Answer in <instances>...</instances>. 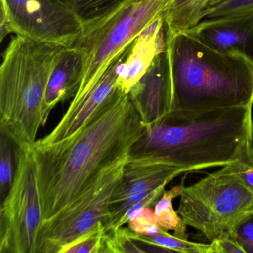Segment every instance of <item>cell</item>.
I'll use <instances>...</instances> for the list:
<instances>
[{
    "mask_svg": "<svg viewBox=\"0 0 253 253\" xmlns=\"http://www.w3.org/2000/svg\"><path fill=\"white\" fill-rule=\"evenodd\" d=\"M145 131L129 93L118 88L73 135L31 145L43 220L84 195L108 169L128 158Z\"/></svg>",
    "mask_w": 253,
    "mask_h": 253,
    "instance_id": "6da1fadb",
    "label": "cell"
},
{
    "mask_svg": "<svg viewBox=\"0 0 253 253\" xmlns=\"http://www.w3.org/2000/svg\"><path fill=\"white\" fill-rule=\"evenodd\" d=\"M253 149V107L244 106L174 109L145 128L131 153L157 155L191 173L229 165Z\"/></svg>",
    "mask_w": 253,
    "mask_h": 253,
    "instance_id": "7a4b0ae2",
    "label": "cell"
},
{
    "mask_svg": "<svg viewBox=\"0 0 253 253\" xmlns=\"http://www.w3.org/2000/svg\"><path fill=\"white\" fill-rule=\"evenodd\" d=\"M166 40L174 110L253 107V59L215 51L186 32Z\"/></svg>",
    "mask_w": 253,
    "mask_h": 253,
    "instance_id": "3957f363",
    "label": "cell"
},
{
    "mask_svg": "<svg viewBox=\"0 0 253 253\" xmlns=\"http://www.w3.org/2000/svg\"><path fill=\"white\" fill-rule=\"evenodd\" d=\"M71 45L16 35L0 68V128L16 145L36 141L51 73Z\"/></svg>",
    "mask_w": 253,
    "mask_h": 253,
    "instance_id": "277c9868",
    "label": "cell"
},
{
    "mask_svg": "<svg viewBox=\"0 0 253 253\" xmlns=\"http://www.w3.org/2000/svg\"><path fill=\"white\" fill-rule=\"evenodd\" d=\"M253 210V193L227 166L183 186L177 212L187 226L210 241L232 235Z\"/></svg>",
    "mask_w": 253,
    "mask_h": 253,
    "instance_id": "5b68a950",
    "label": "cell"
},
{
    "mask_svg": "<svg viewBox=\"0 0 253 253\" xmlns=\"http://www.w3.org/2000/svg\"><path fill=\"white\" fill-rule=\"evenodd\" d=\"M171 1L148 0L136 3L131 0L97 24L85 29L72 45L81 51L84 63L78 92L92 84L118 53L161 17Z\"/></svg>",
    "mask_w": 253,
    "mask_h": 253,
    "instance_id": "8992f818",
    "label": "cell"
},
{
    "mask_svg": "<svg viewBox=\"0 0 253 253\" xmlns=\"http://www.w3.org/2000/svg\"><path fill=\"white\" fill-rule=\"evenodd\" d=\"M14 146V179L0 210V253H35L43 221L36 164L30 146Z\"/></svg>",
    "mask_w": 253,
    "mask_h": 253,
    "instance_id": "52a82bcc",
    "label": "cell"
},
{
    "mask_svg": "<svg viewBox=\"0 0 253 253\" xmlns=\"http://www.w3.org/2000/svg\"><path fill=\"white\" fill-rule=\"evenodd\" d=\"M127 158L108 169L84 195L42 222L35 253H59L65 246L95 229L101 226L106 229L110 220L111 199L122 178Z\"/></svg>",
    "mask_w": 253,
    "mask_h": 253,
    "instance_id": "ba28073f",
    "label": "cell"
},
{
    "mask_svg": "<svg viewBox=\"0 0 253 253\" xmlns=\"http://www.w3.org/2000/svg\"><path fill=\"white\" fill-rule=\"evenodd\" d=\"M1 11L14 35L38 41L72 45L84 31L78 17L57 0H1Z\"/></svg>",
    "mask_w": 253,
    "mask_h": 253,
    "instance_id": "9c48e42d",
    "label": "cell"
},
{
    "mask_svg": "<svg viewBox=\"0 0 253 253\" xmlns=\"http://www.w3.org/2000/svg\"><path fill=\"white\" fill-rule=\"evenodd\" d=\"M183 169L152 154L130 153L124 173L110 201V220L106 232L123 226L127 211L134 204L161 188H165Z\"/></svg>",
    "mask_w": 253,
    "mask_h": 253,
    "instance_id": "30bf717a",
    "label": "cell"
},
{
    "mask_svg": "<svg viewBox=\"0 0 253 253\" xmlns=\"http://www.w3.org/2000/svg\"><path fill=\"white\" fill-rule=\"evenodd\" d=\"M134 41L111 60L92 84L77 93L55 128L43 138L36 140L37 143L52 144L73 135L94 111L121 87V75Z\"/></svg>",
    "mask_w": 253,
    "mask_h": 253,
    "instance_id": "8fae6325",
    "label": "cell"
},
{
    "mask_svg": "<svg viewBox=\"0 0 253 253\" xmlns=\"http://www.w3.org/2000/svg\"><path fill=\"white\" fill-rule=\"evenodd\" d=\"M144 124L149 128L174 110L171 70L166 49L158 54L129 92Z\"/></svg>",
    "mask_w": 253,
    "mask_h": 253,
    "instance_id": "7c38bea8",
    "label": "cell"
},
{
    "mask_svg": "<svg viewBox=\"0 0 253 253\" xmlns=\"http://www.w3.org/2000/svg\"><path fill=\"white\" fill-rule=\"evenodd\" d=\"M186 32L215 51H238L253 60V14L207 19Z\"/></svg>",
    "mask_w": 253,
    "mask_h": 253,
    "instance_id": "4fadbf2b",
    "label": "cell"
},
{
    "mask_svg": "<svg viewBox=\"0 0 253 253\" xmlns=\"http://www.w3.org/2000/svg\"><path fill=\"white\" fill-rule=\"evenodd\" d=\"M165 29L162 17L149 25L134 40L121 75V87L128 93L141 79L157 55L166 49Z\"/></svg>",
    "mask_w": 253,
    "mask_h": 253,
    "instance_id": "5bb4252c",
    "label": "cell"
},
{
    "mask_svg": "<svg viewBox=\"0 0 253 253\" xmlns=\"http://www.w3.org/2000/svg\"><path fill=\"white\" fill-rule=\"evenodd\" d=\"M82 54L73 45L68 47L56 64L47 87L42 108V126L54 106L76 95L84 75Z\"/></svg>",
    "mask_w": 253,
    "mask_h": 253,
    "instance_id": "9a60e30c",
    "label": "cell"
},
{
    "mask_svg": "<svg viewBox=\"0 0 253 253\" xmlns=\"http://www.w3.org/2000/svg\"><path fill=\"white\" fill-rule=\"evenodd\" d=\"M210 0H171L163 11L166 38L184 32L203 20Z\"/></svg>",
    "mask_w": 253,
    "mask_h": 253,
    "instance_id": "2e32d148",
    "label": "cell"
},
{
    "mask_svg": "<svg viewBox=\"0 0 253 253\" xmlns=\"http://www.w3.org/2000/svg\"><path fill=\"white\" fill-rule=\"evenodd\" d=\"M72 11L84 25V30L124 6L131 0H57Z\"/></svg>",
    "mask_w": 253,
    "mask_h": 253,
    "instance_id": "e0dca14e",
    "label": "cell"
},
{
    "mask_svg": "<svg viewBox=\"0 0 253 253\" xmlns=\"http://www.w3.org/2000/svg\"><path fill=\"white\" fill-rule=\"evenodd\" d=\"M184 181L169 190H164L162 196L155 204V213L158 224L167 229L172 230L174 235L184 239H189L187 225L184 223L177 211L173 208L172 201L180 196Z\"/></svg>",
    "mask_w": 253,
    "mask_h": 253,
    "instance_id": "ac0fdd59",
    "label": "cell"
},
{
    "mask_svg": "<svg viewBox=\"0 0 253 253\" xmlns=\"http://www.w3.org/2000/svg\"><path fill=\"white\" fill-rule=\"evenodd\" d=\"M132 238L136 242L157 247L169 253H211V244L193 242L189 239L176 236L174 234H170L166 229L153 235H143L133 232Z\"/></svg>",
    "mask_w": 253,
    "mask_h": 253,
    "instance_id": "d6986e66",
    "label": "cell"
},
{
    "mask_svg": "<svg viewBox=\"0 0 253 253\" xmlns=\"http://www.w3.org/2000/svg\"><path fill=\"white\" fill-rule=\"evenodd\" d=\"M14 142L5 134L1 133L0 144V189L1 195L8 193L14 179L15 171V155Z\"/></svg>",
    "mask_w": 253,
    "mask_h": 253,
    "instance_id": "ffe728a7",
    "label": "cell"
},
{
    "mask_svg": "<svg viewBox=\"0 0 253 253\" xmlns=\"http://www.w3.org/2000/svg\"><path fill=\"white\" fill-rule=\"evenodd\" d=\"M133 231L122 228L106 232L103 253H146L132 238Z\"/></svg>",
    "mask_w": 253,
    "mask_h": 253,
    "instance_id": "44dd1931",
    "label": "cell"
},
{
    "mask_svg": "<svg viewBox=\"0 0 253 253\" xmlns=\"http://www.w3.org/2000/svg\"><path fill=\"white\" fill-rule=\"evenodd\" d=\"M253 14V0H225L206 8L203 18L212 19Z\"/></svg>",
    "mask_w": 253,
    "mask_h": 253,
    "instance_id": "7402d4cb",
    "label": "cell"
},
{
    "mask_svg": "<svg viewBox=\"0 0 253 253\" xmlns=\"http://www.w3.org/2000/svg\"><path fill=\"white\" fill-rule=\"evenodd\" d=\"M105 235L106 229L101 226L65 246L59 253H103Z\"/></svg>",
    "mask_w": 253,
    "mask_h": 253,
    "instance_id": "603a6c76",
    "label": "cell"
},
{
    "mask_svg": "<svg viewBox=\"0 0 253 253\" xmlns=\"http://www.w3.org/2000/svg\"><path fill=\"white\" fill-rule=\"evenodd\" d=\"M127 223L131 231L143 235H156L165 229L158 224L155 211L149 207H146L138 217Z\"/></svg>",
    "mask_w": 253,
    "mask_h": 253,
    "instance_id": "cb8c5ba5",
    "label": "cell"
},
{
    "mask_svg": "<svg viewBox=\"0 0 253 253\" xmlns=\"http://www.w3.org/2000/svg\"><path fill=\"white\" fill-rule=\"evenodd\" d=\"M233 236L245 253H253V210L238 223Z\"/></svg>",
    "mask_w": 253,
    "mask_h": 253,
    "instance_id": "d4e9b609",
    "label": "cell"
},
{
    "mask_svg": "<svg viewBox=\"0 0 253 253\" xmlns=\"http://www.w3.org/2000/svg\"><path fill=\"white\" fill-rule=\"evenodd\" d=\"M227 167L253 193V149L248 156L227 165Z\"/></svg>",
    "mask_w": 253,
    "mask_h": 253,
    "instance_id": "484cf974",
    "label": "cell"
},
{
    "mask_svg": "<svg viewBox=\"0 0 253 253\" xmlns=\"http://www.w3.org/2000/svg\"><path fill=\"white\" fill-rule=\"evenodd\" d=\"M210 244L211 253H245L244 249L232 235L216 238Z\"/></svg>",
    "mask_w": 253,
    "mask_h": 253,
    "instance_id": "4316f807",
    "label": "cell"
},
{
    "mask_svg": "<svg viewBox=\"0 0 253 253\" xmlns=\"http://www.w3.org/2000/svg\"><path fill=\"white\" fill-rule=\"evenodd\" d=\"M223 1H225V0H210V2H209L208 6H207V8L214 6V5H217V4L218 3H220V2H223Z\"/></svg>",
    "mask_w": 253,
    "mask_h": 253,
    "instance_id": "83f0119b",
    "label": "cell"
},
{
    "mask_svg": "<svg viewBox=\"0 0 253 253\" xmlns=\"http://www.w3.org/2000/svg\"><path fill=\"white\" fill-rule=\"evenodd\" d=\"M146 1H148V0H132V2H146Z\"/></svg>",
    "mask_w": 253,
    "mask_h": 253,
    "instance_id": "f1b7e54d",
    "label": "cell"
}]
</instances>
